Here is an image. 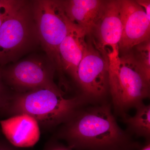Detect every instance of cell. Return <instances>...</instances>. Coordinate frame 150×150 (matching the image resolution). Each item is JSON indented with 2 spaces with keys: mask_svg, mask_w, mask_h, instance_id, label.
I'll list each match as a JSON object with an SVG mask.
<instances>
[{
  "mask_svg": "<svg viewBox=\"0 0 150 150\" xmlns=\"http://www.w3.org/2000/svg\"><path fill=\"white\" fill-rule=\"evenodd\" d=\"M77 112L69 120L66 139L78 150H135L139 147L119 127L108 105Z\"/></svg>",
  "mask_w": 150,
  "mask_h": 150,
  "instance_id": "obj_1",
  "label": "cell"
},
{
  "mask_svg": "<svg viewBox=\"0 0 150 150\" xmlns=\"http://www.w3.org/2000/svg\"><path fill=\"white\" fill-rule=\"evenodd\" d=\"M108 60V88L115 109L123 113L136 108L150 95L148 80L135 59L132 50L110 52Z\"/></svg>",
  "mask_w": 150,
  "mask_h": 150,
  "instance_id": "obj_2",
  "label": "cell"
},
{
  "mask_svg": "<svg viewBox=\"0 0 150 150\" xmlns=\"http://www.w3.org/2000/svg\"><path fill=\"white\" fill-rule=\"evenodd\" d=\"M82 98H67L57 86L35 89L9 97L3 110L11 109L17 114H26L38 123L56 125L68 121L77 112Z\"/></svg>",
  "mask_w": 150,
  "mask_h": 150,
  "instance_id": "obj_3",
  "label": "cell"
},
{
  "mask_svg": "<svg viewBox=\"0 0 150 150\" xmlns=\"http://www.w3.org/2000/svg\"><path fill=\"white\" fill-rule=\"evenodd\" d=\"M39 42L32 4L26 1L0 27V66L16 61Z\"/></svg>",
  "mask_w": 150,
  "mask_h": 150,
  "instance_id": "obj_4",
  "label": "cell"
},
{
  "mask_svg": "<svg viewBox=\"0 0 150 150\" xmlns=\"http://www.w3.org/2000/svg\"><path fill=\"white\" fill-rule=\"evenodd\" d=\"M32 8L40 43L55 69L62 72L59 47L67 35L70 23L62 1H33Z\"/></svg>",
  "mask_w": 150,
  "mask_h": 150,
  "instance_id": "obj_5",
  "label": "cell"
},
{
  "mask_svg": "<svg viewBox=\"0 0 150 150\" xmlns=\"http://www.w3.org/2000/svg\"><path fill=\"white\" fill-rule=\"evenodd\" d=\"M108 69L107 54L98 50L91 39L88 40L74 79L84 98L98 99L105 95L108 88Z\"/></svg>",
  "mask_w": 150,
  "mask_h": 150,
  "instance_id": "obj_6",
  "label": "cell"
},
{
  "mask_svg": "<svg viewBox=\"0 0 150 150\" xmlns=\"http://www.w3.org/2000/svg\"><path fill=\"white\" fill-rule=\"evenodd\" d=\"M56 69L54 65L39 59L23 60L6 69L1 68L4 83L20 90L30 91L35 89L56 86L53 81Z\"/></svg>",
  "mask_w": 150,
  "mask_h": 150,
  "instance_id": "obj_7",
  "label": "cell"
},
{
  "mask_svg": "<svg viewBox=\"0 0 150 150\" xmlns=\"http://www.w3.org/2000/svg\"><path fill=\"white\" fill-rule=\"evenodd\" d=\"M123 31L121 0L106 1L104 9L88 36L95 47L105 54L119 51Z\"/></svg>",
  "mask_w": 150,
  "mask_h": 150,
  "instance_id": "obj_8",
  "label": "cell"
},
{
  "mask_svg": "<svg viewBox=\"0 0 150 150\" xmlns=\"http://www.w3.org/2000/svg\"><path fill=\"white\" fill-rule=\"evenodd\" d=\"M123 31L119 52L130 51L150 39V18L135 1L121 0Z\"/></svg>",
  "mask_w": 150,
  "mask_h": 150,
  "instance_id": "obj_9",
  "label": "cell"
},
{
  "mask_svg": "<svg viewBox=\"0 0 150 150\" xmlns=\"http://www.w3.org/2000/svg\"><path fill=\"white\" fill-rule=\"evenodd\" d=\"M3 134L14 146L27 148L34 146L40 139L39 123L26 114H17L0 121Z\"/></svg>",
  "mask_w": 150,
  "mask_h": 150,
  "instance_id": "obj_10",
  "label": "cell"
},
{
  "mask_svg": "<svg viewBox=\"0 0 150 150\" xmlns=\"http://www.w3.org/2000/svg\"><path fill=\"white\" fill-rule=\"evenodd\" d=\"M106 1L67 0L62 1L67 18L73 24L90 35L104 9Z\"/></svg>",
  "mask_w": 150,
  "mask_h": 150,
  "instance_id": "obj_11",
  "label": "cell"
},
{
  "mask_svg": "<svg viewBox=\"0 0 150 150\" xmlns=\"http://www.w3.org/2000/svg\"><path fill=\"white\" fill-rule=\"evenodd\" d=\"M87 35L83 29L70 21L67 35L59 46L62 70L69 73L74 79L86 46V37Z\"/></svg>",
  "mask_w": 150,
  "mask_h": 150,
  "instance_id": "obj_12",
  "label": "cell"
},
{
  "mask_svg": "<svg viewBox=\"0 0 150 150\" xmlns=\"http://www.w3.org/2000/svg\"><path fill=\"white\" fill-rule=\"evenodd\" d=\"M137 112L133 117H125L124 122L129 131L138 137L149 139L150 136V106L144 103L136 108Z\"/></svg>",
  "mask_w": 150,
  "mask_h": 150,
  "instance_id": "obj_13",
  "label": "cell"
},
{
  "mask_svg": "<svg viewBox=\"0 0 150 150\" xmlns=\"http://www.w3.org/2000/svg\"><path fill=\"white\" fill-rule=\"evenodd\" d=\"M131 50L145 76L150 81V39L134 46Z\"/></svg>",
  "mask_w": 150,
  "mask_h": 150,
  "instance_id": "obj_14",
  "label": "cell"
},
{
  "mask_svg": "<svg viewBox=\"0 0 150 150\" xmlns=\"http://www.w3.org/2000/svg\"><path fill=\"white\" fill-rule=\"evenodd\" d=\"M26 1L0 0V27L6 20L26 3Z\"/></svg>",
  "mask_w": 150,
  "mask_h": 150,
  "instance_id": "obj_15",
  "label": "cell"
},
{
  "mask_svg": "<svg viewBox=\"0 0 150 150\" xmlns=\"http://www.w3.org/2000/svg\"><path fill=\"white\" fill-rule=\"evenodd\" d=\"M6 91L4 82L2 78L1 68H0V110H2L6 105L9 98Z\"/></svg>",
  "mask_w": 150,
  "mask_h": 150,
  "instance_id": "obj_16",
  "label": "cell"
},
{
  "mask_svg": "<svg viewBox=\"0 0 150 150\" xmlns=\"http://www.w3.org/2000/svg\"><path fill=\"white\" fill-rule=\"evenodd\" d=\"M136 2L144 9L149 18H150V0H137Z\"/></svg>",
  "mask_w": 150,
  "mask_h": 150,
  "instance_id": "obj_17",
  "label": "cell"
},
{
  "mask_svg": "<svg viewBox=\"0 0 150 150\" xmlns=\"http://www.w3.org/2000/svg\"><path fill=\"white\" fill-rule=\"evenodd\" d=\"M48 150H72L70 148L66 147L60 145H56L50 148Z\"/></svg>",
  "mask_w": 150,
  "mask_h": 150,
  "instance_id": "obj_18",
  "label": "cell"
},
{
  "mask_svg": "<svg viewBox=\"0 0 150 150\" xmlns=\"http://www.w3.org/2000/svg\"><path fill=\"white\" fill-rule=\"evenodd\" d=\"M0 150H16L8 146L3 144H0Z\"/></svg>",
  "mask_w": 150,
  "mask_h": 150,
  "instance_id": "obj_19",
  "label": "cell"
},
{
  "mask_svg": "<svg viewBox=\"0 0 150 150\" xmlns=\"http://www.w3.org/2000/svg\"><path fill=\"white\" fill-rule=\"evenodd\" d=\"M141 150H150V144L149 142L146 145H145Z\"/></svg>",
  "mask_w": 150,
  "mask_h": 150,
  "instance_id": "obj_20",
  "label": "cell"
}]
</instances>
